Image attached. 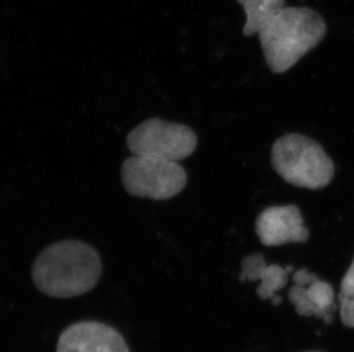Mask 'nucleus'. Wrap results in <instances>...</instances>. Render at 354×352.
I'll return each mask as SVG.
<instances>
[{"instance_id": "6e6552de", "label": "nucleus", "mask_w": 354, "mask_h": 352, "mask_svg": "<svg viewBox=\"0 0 354 352\" xmlns=\"http://www.w3.org/2000/svg\"><path fill=\"white\" fill-rule=\"evenodd\" d=\"M247 15L244 36L258 34L261 26L279 13L284 7V0H237Z\"/></svg>"}, {"instance_id": "f03ea898", "label": "nucleus", "mask_w": 354, "mask_h": 352, "mask_svg": "<svg viewBox=\"0 0 354 352\" xmlns=\"http://www.w3.org/2000/svg\"><path fill=\"white\" fill-rule=\"evenodd\" d=\"M326 34L324 19L308 7L284 6L258 31L266 63L275 73L294 67Z\"/></svg>"}, {"instance_id": "2eb2a0df", "label": "nucleus", "mask_w": 354, "mask_h": 352, "mask_svg": "<svg viewBox=\"0 0 354 352\" xmlns=\"http://www.w3.org/2000/svg\"><path fill=\"white\" fill-rule=\"evenodd\" d=\"M292 277H294V282L296 285L305 286V287H308L310 284L319 280L315 273H311L306 269L298 270Z\"/></svg>"}, {"instance_id": "f8f14e48", "label": "nucleus", "mask_w": 354, "mask_h": 352, "mask_svg": "<svg viewBox=\"0 0 354 352\" xmlns=\"http://www.w3.org/2000/svg\"><path fill=\"white\" fill-rule=\"evenodd\" d=\"M266 264L268 263L265 261L264 256L261 254H252V255L244 257L242 261V273L240 275L241 282H244V280L256 282L261 270Z\"/></svg>"}, {"instance_id": "9b49d317", "label": "nucleus", "mask_w": 354, "mask_h": 352, "mask_svg": "<svg viewBox=\"0 0 354 352\" xmlns=\"http://www.w3.org/2000/svg\"><path fill=\"white\" fill-rule=\"evenodd\" d=\"M306 291L311 302L317 306V309L333 313L336 308L334 303V289L328 282L317 280L306 287Z\"/></svg>"}, {"instance_id": "ddd939ff", "label": "nucleus", "mask_w": 354, "mask_h": 352, "mask_svg": "<svg viewBox=\"0 0 354 352\" xmlns=\"http://www.w3.org/2000/svg\"><path fill=\"white\" fill-rule=\"evenodd\" d=\"M341 304V318L348 327H354V297L338 296Z\"/></svg>"}, {"instance_id": "7ed1b4c3", "label": "nucleus", "mask_w": 354, "mask_h": 352, "mask_svg": "<svg viewBox=\"0 0 354 352\" xmlns=\"http://www.w3.org/2000/svg\"><path fill=\"white\" fill-rule=\"evenodd\" d=\"M272 165L288 183L311 190L328 186L335 173L334 164L322 146L301 134L277 139L272 149Z\"/></svg>"}, {"instance_id": "9d476101", "label": "nucleus", "mask_w": 354, "mask_h": 352, "mask_svg": "<svg viewBox=\"0 0 354 352\" xmlns=\"http://www.w3.org/2000/svg\"><path fill=\"white\" fill-rule=\"evenodd\" d=\"M289 301L294 304L298 315L304 317L315 316L317 318L324 319L327 322H330L333 319V313H326L317 309V306L311 302L308 297V291L305 286L296 285L295 284L288 294Z\"/></svg>"}, {"instance_id": "4468645a", "label": "nucleus", "mask_w": 354, "mask_h": 352, "mask_svg": "<svg viewBox=\"0 0 354 352\" xmlns=\"http://www.w3.org/2000/svg\"><path fill=\"white\" fill-rule=\"evenodd\" d=\"M339 295L354 297V259L348 273H345L344 278L342 280Z\"/></svg>"}, {"instance_id": "39448f33", "label": "nucleus", "mask_w": 354, "mask_h": 352, "mask_svg": "<svg viewBox=\"0 0 354 352\" xmlns=\"http://www.w3.org/2000/svg\"><path fill=\"white\" fill-rule=\"evenodd\" d=\"M127 144L134 156L179 162L194 153L197 137L185 125L151 118L127 134Z\"/></svg>"}, {"instance_id": "dca6fc26", "label": "nucleus", "mask_w": 354, "mask_h": 352, "mask_svg": "<svg viewBox=\"0 0 354 352\" xmlns=\"http://www.w3.org/2000/svg\"><path fill=\"white\" fill-rule=\"evenodd\" d=\"M281 301H282V299H281L280 296L275 295L273 299H272V302H273V304L274 306H279L280 304Z\"/></svg>"}, {"instance_id": "f257e3e1", "label": "nucleus", "mask_w": 354, "mask_h": 352, "mask_svg": "<svg viewBox=\"0 0 354 352\" xmlns=\"http://www.w3.org/2000/svg\"><path fill=\"white\" fill-rule=\"evenodd\" d=\"M101 270L97 249L80 240H61L36 257L32 280L44 294L68 299L93 289L100 280Z\"/></svg>"}, {"instance_id": "0eeeda50", "label": "nucleus", "mask_w": 354, "mask_h": 352, "mask_svg": "<svg viewBox=\"0 0 354 352\" xmlns=\"http://www.w3.org/2000/svg\"><path fill=\"white\" fill-rule=\"evenodd\" d=\"M57 352H129L123 338L100 322H78L66 329Z\"/></svg>"}, {"instance_id": "20e7f679", "label": "nucleus", "mask_w": 354, "mask_h": 352, "mask_svg": "<svg viewBox=\"0 0 354 352\" xmlns=\"http://www.w3.org/2000/svg\"><path fill=\"white\" fill-rule=\"evenodd\" d=\"M120 177L129 195L153 200L171 199L187 183L186 170L177 162L149 156L124 160Z\"/></svg>"}, {"instance_id": "423d86ee", "label": "nucleus", "mask_w": 354, "mask_h": 352, "mask_svg": "<svg viewBox=\"0 0 354 352\" xmlns=\"http://www.w3.org/2000/svg\"><path fill=\"white\" fill-rule=\"evenodd\" d=\"M256 233L265 246L305 243L310 237L301 212L295 205L265 210L256 221Z\"/></svg>"}, {"instance_id": "1a4fd4ad", "label": "nucleus", "mask_w": 354, "mask_h": 352, "mask_svg": "<svg viewBox=\"0 0 354 352\" xmlns=\"http://www.w3.org/2000/svg\"><path fill=\"white\" fill-rule=\"evenodd\" d=\"M257 280L261 282V285L257 289L258 296L261 300H272L277 291L287 285V270L277 264H266L258 275Z\"/></svg>"}]
</instances>
